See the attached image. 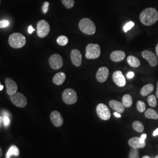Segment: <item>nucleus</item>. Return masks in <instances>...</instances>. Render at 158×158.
<instances>
[{"label":"nucleus","mask_w":158,"mask_h":158,"mask_svg":"<svg viewBox=\"0 0 158 158\" xmlns=\"http://www.w3.org/2000/svg\"><path fill=\"white\" fill-rule=\"evenodd\" d=\"M139 19L141 22L145 26L153 25L158 21V11L153 8H146L141 13Z\"/></svg>","instance_id":"1"},{"label":"nucleus","mask_w":158,"mask_h":158,"mask_svg":"<svg viewBox=\"0 0 158 158\" xmlns=\"http://www.w3.org/2000/svg\"><path fill=\"white\" fill-rule=\"evenodd\" d=\"M80 30L84 34L88 35H92L95 34L96 26L90 19L85 18L80 20L79 23Z\"/></svg>","instance_id":"2"},{"label":"nucleus","mask_w":158,"mask_h":158,"mask_svg":"<svg viewBox=\"0 0 158 158\" xmlns=\"http://www.w3.org/2000/svg\"><path fill=\"white\" fill-rule=\"evenodd\" d=\"M27 40L23 34L20 33L12 34L8 39L9 45L12 48L19 49L25 45Z\"/></svg>","instance_id":"3"},{"label":"nucleus","mask_w":158,"mask_h":158,"mask_svg":"<svg viewBox=\"0 0 158 158\" xmlns=\"http://www.w3.org/2000/svg\"><path fill=\"white\" fill-rule=\"evenodd\" d=\"M101 49L98 44H90L85 49V57L88 59H96L100 56Z\"/></svg>","instance_id":"4"},{"label":"nucleus","mask_w":158,"mask_h":158,"mask_svg":"<svg viewBox=\"0 0 158 158\" xmlns=\"http://www.w3.org/2000/svg\"><path fill=\"white\" fill-rule=\"evenodd\" d=\"M62 97L63 102L68 105L74 104L77 101V93L72 89H65L63 92Z\"/></svg>","instance_id":"5"},{"label":"nucleus","mask_w":158,"mask_h":158,"mask_svg":"<svg viewBox=\"0 0 158 158\" xmlns=\"http://www.w3.org/2000/svg\"><path fill=\"white\" fill-rule=\"evenodd\" d=\"M37 35L40 38L46 37L50 32V25L49 23L45 20H40L36 25Z\"/></svg>","instance_id":"6"},{"label":"nucleus","mask_w":158,"mask_h":158,"mask_svg":"<svg viewBox=\"0 0 158 158\" xmlns=\"http://www.w3.org/2000/svg\"><path fill=\"white\" fill-rule=\"evenodd\" d=\"M10 100L12 102L18 107H25L27 105V98L22 93H16L14 95L10 96Z\"/></svg>","instance_id":"7"},{"label":"nucleus","mask_w":158,"mask_h":158,"mask_svg":"<svg viewBox=\"0 0 158 158\" xmlns=\"http://www.w3.org/2000/svg\"><path fill=\"white\" fill-rule=\"evenodd\" d=\"M96 112L99 118L104 121L108 120L111 117L110 111L104 104H98L96 107Z\"/></svg>","instance_id":"8"},{"label":"nucleus","mask_w":158,"mask_h":158,"mask_svg":"<svg viewBox=\"0 0 158 158\" xmlns=\"http://www.w3.org/2000/svg\"><path fill=\"white\" fill-rule=\"evenodd\" d=\"M49 63L51 68L54 70H59L62 68L63 61L62 56L59 54H53L49 57Z\"/></svg>","instance_id":"9"},{"label":"nucleus","mask_w":158,"mask_h":158,"mask_svg":"<svg viewBox=\"0 0 158 158\" xmlns=\"http://www.w3.org/2000/svg\"><path fill=\"white\" fill-rule=\"evenodd\" d=\"M142 56L147 60L151 66L155 67L158 64V57L152 52L149 51H143L142 52Z\"/></svg>","instance_id":"10"},{"label":"nucleus","mask_w":158,"mask_h":158,"mask_svg":"<svg viewBox=\"0 0 158 158\" xmlns=\"http://www.w3.org/2000/svg\"><path fill=\"white\" fill-rule=\"evenodd\" d=\"M5 83L6 87V93L8 96H12L17 93L18 87L14 80L10 77H7L5 80Z\"/></svg>","instance_id":"11"},{"label":"nucleus","mask_w":158,"mask_h":158,"mask_svg":"<svg viewBox=\"0 0 158 158\" xmlns=\"http://www.w3.org/2000/svg\"><path fill=\"white\" fill-rule=\"evenodd\" d=\"M50 118L52 123L56 127H60L63 124L62 116L57 111H53L51 113Z\"/></svg>","instance_id":"12"},{"label":"nucleus","mask_w":158,"mask_h":158,"mask_svg":"<svg viewBox=\"0 0 158 158\" xmlns=\"http://www.w3.org/2000/svg\"><path fill=\"white\" fill-rule=\"evenodd\" d=\"M109 70L106 67L99 68L96 73V79L100 83L105 82L108 77Z\"/></svg>","instance_id":"13"},{"label":"nucleus","mask_w":158,"mask_h":158,"mask_svg":"<svg viewBox=\"0 0 158 158\" xmlns=\"http://www.w3.org/2000/svg\"><path fill=\"white\" fill-rule=\"evenodd\" d=\"M72 62L76 67H79L82 62V55L77 49H73L70 53Z\"/></svg>","instance_id":"14"},{"label":"nucleus","mask_w":158,"mask_h":158,"mask_svg":"<svg viewBox=\"0 0 158 158\" xmlns=\"http://www.w3.org/2000/svg\"><path fill=\"white\" fill-rule=\"evenodd\" d=\"M113 79L114 82L118 87H124L126 85V80L124 76L119 70L116 71L113 73Z\"/></svg>","instance_id":"15"},{"label":"nucleus","mask_w":158,"mask_h":158,"mask_svg":"<svg viewBox=\"0 0 158 158\" xmlns=\"http://www.w3.org/2000/svg\"><path fill=\"white\" fill-rule=\"evenodd\" d=\"M125 57L124 52L122 51H114L110 54V59L114 62H119L123 60Z\"/></svg>","instance_id":"16"},{"label":"nucleus","mask_w":158,"mask_h":158,"mask_svg":"<svg viewBox=\"0 0 158 158\" xmlns=\"http://www.w3.org/2000/svg\"><path fill=\"white\" fill-rule=\"evenodd\" d=\"M110 107L117 111V113H123L125 110V107L122 102L117 101V100H111L109 102Z\"/></svg>","instance_id":"17"},{"label":"nucleus","mask_w":158,"mask_h":158,"mask_svg":"<svg viewBox=\"0 0 158 158\" xmlns=\"http://www.w3.org/2000/svg\"><path fill=\"white\" fill-rule=\"evenodd\" d=\"M128 145L132 148L139 149L143 148L145 147V143H142L140 141V138L138 137H133L131 138L128 141Z\"/></svg>","instance_id":"18"},{"label":"nucleus","mask_w":158,"mask_h":158,"mask_svg":"<svg viewBox=\"0 0 158 158\" xmlns=\"http://www.w3.org/2000/svg\"><path fill=\"white\" fill-rule=\"evenodd\" d=\"M66 76L63 72H59L56 74L53 78V83L57 85H62L66 80Z\"/></svg>","instance_id":"19"},{"label":"nucleus","mask_w":158,"mask_h":158,"mask_svg":"<svg viewBox=\"0 0 158 158\" xmlns=\"http://www.w3.org/2000/svg\"><path fill=\"white\" fill-rule=\"evenodd\" d=\"M154 89V87L152 84H148V85H144L142 88L140 93L142 96H147L150 94Z\"/></svg>","instance_id":"20"},{"label":"nucleus","mask_w":158,"mask_h":158,"mask_svg":"<svg viewBox=\"0 0 158 158\" xmlns=\"http://www.w3.org/2000/svg\"><path fill=\"white\" fill-rule=\"evenodd\" d=\"M127 62L132 68H138L140 66V61L138 59L134 56H129L127 57Z\"/></svg>","instance_id":"21"},{"label":"nucleus","mask_w":158,"mask_h":158,"mask_svg":"<svg viewBox=\"0 0 158 158\" xmlns=\"http://www.w3.org/2000/svg\"><path fill=\"white\" fill-rule=\"evenodd\" d=\"M12 155L18 156L19 155V150L18 147L13 145L12 146L6 154V158H10Z\"/></svg>","instance_id":"22"},{"label":"nucleus","mask_w":158,"mask_h":158,"mask_svg":"<svg viewBox=\"0 0 158 158\" xmlns=\"http://www.w3.org/2000/svg\"><path fill=\"white\" fill-rule=\"evenodd\" d=\"M145 116L147 118L158 119V114L152 108H148L145 111Z\"/></svg>","instance_id":"23"},{"label":"nucleus","mask_w":158,"mask_h":158,"mask_svg":"<svg viewBox=\"0 0 158 158\" xmlns=\"http://www.w3.org/2000/svg\"><path fill=\"white\" fill-rule=\"evenodd\" d=\"M122 103L124 107L130 108L132 104V98L130 94H125L122 98Z\"/></svg>","instance_id":"24"},{"label":"nucleus","mask_w":158,"mask_h":158,"mask_svg":"<svg viewBox=\"0 0 158 158\" xmlns=\"http://www.w3.org/2000/svg\"><path fill=\"white\" fill-rule=\"evenodd\" d=\"M132 128L138 132H142L144 131V127L141 122L135 121L132 124Z\"/></svg>","instance_id":"25"},{"label":"nucleus","mask_w":158,"mask_h":158,"mask_svg":"<svg viewBox=\"0 0 158 158\" xmlns=\"http://www.w3.org/2000/svg\"><path fill=\"white\" fill-rule=\"evenodd\" d=\"M148 102L149 106L152 107H155L157 105L156 98L154 95H150L148 97Z\"/></svg>","instance_id":"26"},{"label":"nucleus","mask_w":158,"mask_h":158,"mask_svg":"<svg viewBox=\"0 0 158 158\" xmlns=\"http://www.w3.org/2000/svg\"><path fill=\"white\" fill-rule=\"evenodd\" d=\"M57 44L60 46H65L68 44V38L65 36H60L57 39Z\"/></svg>","instance_id":"27"},{"label":"nucleus","mask_w":158,"mask_h":158,"mask_svg":"<svg viewBox=\"0 0 158 158\" xmlns=\"http://www.w3.org/2000/svg\"><path fill=\"white\" fill-rule=\"evenodd\" d=\"M136 108L139 113H143L146 110V106L144 102L138 101L136 104Z\"/></svg>","instance_id":"28"},{"label":"nucleus","mask_w":158,"mask_h":158,"mask_svg":"<svg viewBox=\"0 0 158 158\" xmlns=\"http://www.w3.org/2000/svg\"><path fill=\"white\" fill-rule=\"evenodd\" d=\"M62 2L68 9L72 8L74 6V0H62Z\"/></svg>","instance_id":"29"},{"label":"nucleus","mask_w":158,"mask_h":158,"mask_svg":"<svg viewBox=\"0 0 158 158\" xmlns=\"http://www.w3.org/2000/svg\"><path fill=\"white\" fill-rule=\"evenodd\" d=\"M129 158H139L138 149L132 148L130 150Z\"/></svg>","instance_id":"30"},{"label":"nucleus","mask_w":158,"mask_h":158,"mask_svg":"<svg viewBox=\"0 0 158 158\" xmlns=\"http://www.w3.org/2000/svg\"><path fill=\"white\" fill-rule=\"evenodd\" d=\"M134 25H135V23L132 21H130L129 23H127L124 27V31L125 32H127L131 29L133 28Z\"/></svg>","instance_id":"31"},{"label":"nucleus","mask_w":158,"mask_h":158,"mask_svg":"<svg viewBox=\"0 0 158 158\" xmlns=\"http://www.w3.org/2000/svg\"><path fill=\"white\" fill-rule=\"evenodd\" d=\"M10 25V22L7 20L4 19L0 21V28H6Z\"/></svg>","instance_id":"32"},{"label":"nucleus","mask_w":158,"mask_h":158,"mask_svg":"<svg viewBox=\"0 0 158 158\" xmlns=\"http://www.w3.org/2000/svg\"><path fill=\"white\" fill-rule=\"evenodd\" d=\"M10 119L8 117V115L5 114L3 117V124L4 126L6 127L8 125H10Z\"/></svg>","instance_id":"33"},{"label":"nucleus","mask_w":158,"mask_h":158,"mask_svg":"<svg viewBox=\"0 0 158 158\" xmlns=\"http://www.w3.org/2000/svg\"><path fill=\"white\" fill-rule=\"evenodd\" d=\"M49 3L48 2H45L43 6H42V11L43 12L44 14H46L48 11V9H49Z\"/></svg>","instance_id":"34"},{"label":"nucleus","mask_w":158,"mask_h":158,"mask_svg":"<svg viewBox=\"0 0 158 158\" xmlns=\"http://www.w3.org/2000/svg\"><path fill=\"white\" fill-rule=\"evenodd\" d=\"M134 75H135V74H134V72H128V73L127 74V78L129 79L133 78L134 77Z\"/></svg>","instance_id":"35"},{"label":"nucleus","mask_w":158,"mask_h":158,"mask_svg":"<svg viewBox=\"0 0 158 158\" xmlns=\"http://www.w3.org/2000/svg\"><path fill=\"white\" fill-rule=\"evenodd\" d=\"M147 134H144L143 135H142L141 138H140V141L142 143H145V139L147 138Z\"/></svg>","instance_id":"36"},{"label":"nucleus","mask_w":158,"mask_h":158,"mask_svg":"<svg viewBox=\"0 0 158 158\" xmlns=\"http://www.w3.org/2000/svg\"><path fill=\"white\" fill-rule=\"evenodd\" d=\"M35 31V29L33 28L32 26H29L28 28V33L29 34H32V32Z\"/></svg>","instance_id":"37"},{"label":"nucleus","mask_w":158,"mask_h":158,"mask_svg":"<svg viewBox=\"0 0 158 158\" xmlns=\"http://www.w3.org/2000/svg\"><path fill=\"white\" fill-rule=\"evenodd\" d=\"M153 135H158V128L156 129V130H155L154 131H153Z\"/></svg>","instance_id":"38"},{"label":"nucleus","mask_w":158,"mask_h":158,"mask_svg":"<svg viewBox=\"0 0 158 158\" xmlns=\"http://www.w3.org/2000/svg\"><path fill=\"white\" fill-rule=\"evenodd\" d=\"M2 123H3V118L0 116V128H1Z\"/></svg>","instance_id":"39"},{"label":"nucleus","mask_w":158,"mask_h":158,"mask_svg":"<svg viewBox=\"0 0 158 158\" xmlns=\"http://www.w3.org/2000/svg\"><path fill=\"white\" fill-rule=\"evenodd\" d=\"M114 115L116 117H118V118H119V117H121V115H120V114L118 113H117V112H115V113H114Z\"/></svg>","instance_id":"40"},{"label":"nucleus","mask_w":158,"mask_h":158,"mask_svg":"<svg viewBox=\"0 0 158 158\" xmlns=\"http://www.w3.org/2000/svg\"><path fill=\"white\" fill-rule=\"evenodd\" d=\"M156 96L158 98V81L157 82V89H156Z\"/></svg>","instance_id":"41"},{"label":"nucleus","mask_w":158,"mask_h":158,"mask_svg":"<svg viewBox=\"0 0 158 158\" xmlns=\"http://www.w3.org/2000/svg\"><path fill=\"white\" fill-rule=\"evenodd\" d=\"M156 55H157V57H158V45H156Z\"/></svg>","instance_id":"42"},{"label":"nucleus","mask_w":158,"mask_h":158,"mask_svg":"<svg viewBox=\"0 0 158 158\" xmlns=\"http://www.w3.org/2000/svg\"><path fill=\"white\" fill-rule=\"evenodd\" d=\"M2 155V148L0 147V158H1Z\"/></svg>","instance_id":"43"},{"label":"nucleus","mask_w":158,"mask_h":158,"mask_svg":"<svg viewBox=\"0 0 158 158\" xmlns=\"http://www.w3.org/2000/svg\"><path fill=\"white\" fill-rule=\"evenodd\" d=\"M3 88H4V86L2 85H1V83H0V91L2 90Z\"/></svg>","instance_id":"44"},{"label":"nucleus","mask_w":158,"mask_h":158,"mask_svg":"<svg viewBox=\"0 0 158 158\" xmlns=\"http://www.w3.org/2000/svg\"><path fill=\"white\" fill-rule=\"evenodd\" d=\"M142 158H150V157L148 156H144Z\"/></svg>","instance_id":"45"},{"label":"nucleus","mask_w":158,"mask_h":158,"mask_svg":"<svg viewBox=\"0 0 158 158\" xmlns=\"http://www.w3.org/2000/svg\"><path fill=\"white\" fill-rule=\"evenodd\" d=\"M155 158H158V155H156V156H155Z\"/></svg>","instance_id":"46"},{"label":"nucleus","mask_w":158,"mask_h":158,"mask_svg":"<svg viewBox=\"0 0 158 158\" xmlns=\"http://www.w3.org/2000/svg\"><path fill=\"white\" fill-rule=\"evenodd\" d=\"M0 4H1V1H0Z\"/></svg>","instance_id":"47"}]
</instances>
